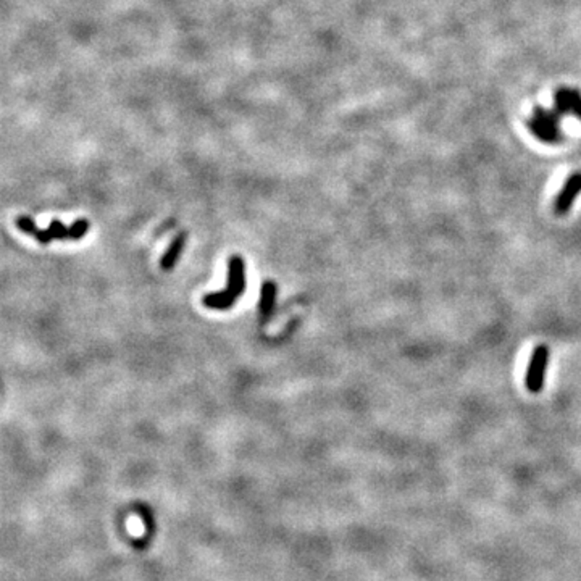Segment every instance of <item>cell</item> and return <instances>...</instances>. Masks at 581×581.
<instances>
[{"label":"cell","instance_id":"obj_1","mask_svg":"<svg viewBox=\"0 0 581 581\" xmlns=\"http://www.w3.org/2000/svg\"><path fill=\"white\" fill-rule=\"evenodd\" d=\"M17 228L28 236H32L37 243L42 245L50 244L52 241H79L83 239L89 231V221L86 218H79L72 226H65L61 221L54 220L49 225V228H37L34 220L31 216L20 215L15 221Z\"/></svg>","mask_w":581,"mask_h":581},{"label":"cell","instance_id":"obj_2","mask_svg":"<svg viewBox=\"0 0 581 581\" xmlns=\"http://www.w3.org/2000/svg\"><path fill=\"white\" fill-rule=\"evenodd\" d=\"M245 268L239 255H231L228 261V286L220 292H210L202 297V304L214 310H228L245 291Z\"/></svg>","mask_w":581,"mask_h":581},{"label":"cell","instance_id":"obj_3","mask_svg":"<svg viewBox=\"0 0 581 581\" xmlns=\"http://www.w3.org/2000/svg\"><path fill=\"white\" fill-rule=\"evenodd\" d=\"M527 126L530 133L541 143L560 144L564 139L560 133V120L552 113V110H546L542 107H535L533 116L528 120Z\"/></svg>","mask_w":581,"mask_h":581},{"label":"cell","instance_id":"obj_4","mask_svg":"<svg viewBox=\"0 0 581 581\" xmlns=\"http://www.w3.org/2000/svg\"><path fill=\"white\" fill-rule=\"evenodd\" d=\"M551 352L546 344H540L533 349L525 373V386L531 394H540L544 389L547 368H549Z\"/></svg>","mask_w":581,"mask_h":581},{"label":"cell","instance_id":"obj_5","mask_svg":"<svg viewBox=\"0 0 581 581\" xmlns=\"http://www.w3.org/2000/svg\"><path fill=\"white\" fill-rule=\"evenodd\" d=\"M580 194H581V172H576L567 178L564 186H562L559 194H557V197L554 199V207H552L554 214L559 216H564L569 214V212L571 210V207H573L575 204L576 197H578Z\"/></svg>","mask_w":581,"mask_h":581},{"label":"cell","instance_id":"obj_6","mask_svg":"<svg viewBox=\"0 0 581 581\" xmlns=\"http://www.w3.org/2000/svg\"><path fill=\"white\" fill-rule=\"evenodd\" d=\"M552 113L559 118L567 115V113H573L576 118L581 120V92L578 89L571 88H560L554 94V108Z\"/></svg>","mask_w":581,"mask_h":581},{"label":"cell","instance_id":"obj_7","mask_svg":"<svg viewBox=\"0 0 581 581\" xmlns=\"http://www.w3.org/2000/svg\"><path fill=\"white\" fill-rule=\"evenodd\" d=\"M184 244H186V234H184V233L178 234L176 238L173 239V243L168 245L167 252L163 254L162 261H160V267H162L163 270L168 272V270H172L174 265H176L179 255H181L183 250H184Z\"/></svg>","mask_w":581,"mask_h":581},{"label":"cell","instance_id":"obj_8","mask_svg":"<svg viewBox=\"0 0 581 581\" xmlns=\"http://www.w3.org/2000/svg\"><path fill=\"white\" fill-rule=\"evenodd\" d=\"M276 304V285L273 281H265L262 286L261 297V314L263 318L272 316Z\"/></svg>","mask_w":581,"mask_h":581},{"label":"cell","instance_id":"obj_9","mask_svg":"<svg viewBox=\"0 0 581 581\" xmlns=\"http://www.w3.org/2000/svg\"><path fill=\"white\" fill-rule=\"evenodd\" d=\"M128 528H130L133 535H143L144 533V522L139 517H131L128 520Z\"/></svg>","mask_w":581,"mask_h":581}]
</instances>
